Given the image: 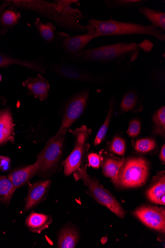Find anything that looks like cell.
<instances>
[{
  "label": "cell",
  "instance_id": "3957f363",
  "mask_svg": "<svg viewBox=\"0 0 165 248\" xmlns=\"http://www.w3.org/2000/svg\"><path fill=\"white\" fill-rule=\"evenodd\" d=\"M144 43L119 42L82 51L68 56L75 61L98 62L102 63H120L126 60L130 62L137 59L141 50L146 49Z\"/></svg>",
  "mask_w": 165,
  "mask_h": 248
},
{
  "label": "cell",
  "instance_id": "6da1fadb",
  "mask_svg": "<svg viewBox=\"0 0 165 248\" xmlns=\"http://www.w3.org/2000/svg\"><path fill=\"white\" fill-rule=\"evenodd\" d=\"M8 5L37 13L53 20L59 27L76 32H84L86 27L79 20L84 18L82 13L77 9L57 3L39 0H13L6 1Z\"/></svg>",
  "mask_w": 165,
  "mask_h": 248
},
{
  "label": "cell",
  "instance_id": "8fae6325",
  "mask_svg": "<svg viewBox=\"0 0 165 248\" xmlns=\"http://www.w3.org/2000/svg\"><path fill=\"white\" fill-rule=\"evenodd\" d=\"M51 183V179L39 180L30 186L26 198L25 212L34 208L43 200L48 193Z\"/></svg>",
  "mask_w": 165,
  "mask_h": 248
},
{
  "label": "cell",
  "instance_id": "e575fe53",
  "mask_svg": "<svg viewBox=\"0 0 165 248\" xmlns=\"http://www.w3.org/2000/svg\"><path fill=\"white\" fill-rule=\"evenodd\" d=\"M55 2L65 6H70L73 4L78 3L79 1L76 0H60V1H56Z\"/></svg>",
  "mask_w": 165,
  "mask_h": 248
},
{
  "label": "cell",
  "instance_id": "7a4b0ae2",
  "mask_svg": "<svg viewBox=\"0 0 165 248\" xmlns=\"http://www.w3.org/2000/svg\"><path fill=\"white\" fill-rule=\"evenodd\" d=\"M86 27L87 33L95 38L105 36L143 35L152 36L160 41H165V33L152 25L118 21L111 17L106 20L90 18Z\"/></svg>",
  "mask_w": 165,
  "mask_h": 248
},
{
  "label": "cell",
  "instance_id": "8d00e7d4",
  "mask_svg": "<svg viewBox=\"0 0 165 248\" xmlns=\"http://www.w3.org/2000/svg\"><path fill=\"white\" fill-rule=\"evenodd\" d=\"M7 6L8 4L5 2L2 5H0V12H1L3 9H4Z\"/></svg>",
  "mask_w": 165,
  "mask_h": 248
},
{
  "label": "cell",
  "instance_id": "30bf717a",
  "mask_svg": "<svg viewBox=\"0 0 165 248\" xmlns=\"http://www.w3.org/2000/svg\"><path fill=\"white\" fill-rule=\"evenodd\" d=\"M134 216L146 226L161 233L165 232V210L152 206H143L136 209Z\"/></svg>",
  "mask_w": 165,
  "mask_h": 248
},
{
  "label": "cell",
  "instance_id": "ba28073f",
  "mask_svg": "<svg viewBox=\"0 0 165 248\" xmlns=\"http://www.w3.org/2000/svg\"><path fill=\"white\" fill-rule=\"evenodd\" d=\"M52 70L56 75L69 79L99 84L111 82L120 74V72L109 74H93L63 63H55L52 66Z\"/></svg>",
  "mask_w": 165,
  "mask_h": 248
},
{
  "label": "cell",
  "instance_id": "f546056e",
  "mask_svg": "<svg viewBox=\"0 0 165 248\" xmlns=\"http://www.w3.org/2000/svg\"><path fill=\"white\" fill-rule=\"evenodd\" d=\"M109 151L117 155L123 156L126 150V144L125 140L120 136L113 138L108 146Z\"/></svg>",
  "mask_w": 165,
  "mask_h": 248
},
{
  "label": "cell",
  "instance_id": "9c48e42d",
  "mask_svg": "<svg viewBox=\"0 0 165 248\" xmlns=\"http://www.w3.org/2000/svg\"><path fill=\"white\" fill-rule=\"evenodd\" d=\"M90 92L83 90L71 99L65 106L61 125L58 131H66L81 116L87 106Z\"/></svg>",
  "mask_w": 165,
  "mask_h": 248
},
{
  "label": "cell",
  "instance_id": "52a82bcc",
  "mask_svg": "<svg viewBox=\"0 0 165 248\" xmlns=\"http://www.w3.org/2000/svg\"><path fill=\"white\" fill-rule=\"evenodd\" d=\"M69 131L75 138V144L74 150L64 162V174L65 176H69L81 167L85 154L90 148L89 144L86 142L92 132L91 129L86 125H82L75 130L69 129Z\"/></svg>",
  "mask_w": 165,
  "mask_h": 248
},
{
  "label": "cell",
  "instance_id": "7c38bea8",
  "mask_svg": "<svg viewBox=\"0 0 165 248\" xmlns=\"http://www.w3.org/2000/svg\"><path fill=\"white\" fill-rule=\"evenodd\" d=\"M101 162L104 175L112 179L116 186L118 177L126 160L124 157H115L106 152H101Z\"/></svg>",
  "mask_w": 165,
  "mask_h": 248
},
{
  "label": "cell",
  "instance_id": "5b68a950",
  "mask_svg": "<svg viewBox=\"0 0 165 248\" xmlns=\"http://www.w3.org/2000/svg\"><path fill=\"white\" fill-rule=\"evenodd\" d=\"M149 168V164L144 157H129L120 172L116 186L123 188L143 186L147 181Z\"/></svg>",
  "mask_w": 165,
  "mask_h": 248
},
{
  "label": "cell",
  "instance_id": "5bb4252c",
  "mask_svg": "<svg viewBox=\"0 0 165 248\" xmlns=\"http://www.w3.org/2000/svg\"><path fill=\"white\" fill-rule=\"evenodd\" d=\"M22 84L28 88L29 95H32L42 101L48 98L50 84L40 74L36 78H28Z\"/></svg>",
  "mask_w": 165,
  "mask_h": 248
},
{
  "label": "cell",
  "instance_id": "836d02e7",
  "mask_svg": "<svg viewBox=\"0 0 165 248\" xmlns=\"http://www.w3.org/2000/svg\"><path fill=\"white\" fill-rule=\"evenodd\" d=\"M11 167V160L8 156H0V170L3 172L8 171Z\"/></svg>",
  "mask_w": 165,
  "mask_h": 248
},
{
  "label": "cell",
  "instance_id": "ffe728a7",
  "mask_svg": "<svg viewBox=\"0 0 165 248\" xmlns=\"http://www.w3.org/2000/svg\"><path fill=\"white\" fill-rule=\"evenodd\" d=\"M139 12L145 17L151 25L163 32L165 31V13L157 11L147 7L141 6Z\"/></svg>",
  "mask_w": 165,
  "mask_h": 248
},
{
  "label": "cell",
  "instance_id": "d6986e66",
  "mask_svg": "<svg viewBox=\"0 0 165 248\" xmlns=\"http://www.w3.org/2000/svg\"><path fill=\"white\" fill-rule=\"evenodd\" d=\"M13 64H16L28 67L31 70L42 73H45L44 65L37 62L22 60L0 54V67H6Z\"/></svg>",
  "mask_w": 165,
  "mask_h": 248
},
{
  "label": "cell",
  "instance_id": "d590c367",
  "mask_svg": "<svg viewBox=\"0 0 165 248\" xmlns=\"http://www.w3.org/2000/svg\"><path fill=\"white\" fill-rule=\"evenodd\" d=\"M160 160L164 164L165 162V145L164 144L161 148L160 153Z\"/></svg>",
  "mask_w": 165,
  "mask_h": 248
},
{
  "label": "cell",
  "instance_id": "277c9868",
  "mask_svg": "<svg viewBox=\"0 0 165 248\" xmlns=\"http://www.w3.org/2000/svg\"><path fill=\"white\" fill-rule=\"evenodd\" d=\"M88 165L82 166L74 173L75 179L81 180L87 187V193L98 203L104 206L117 216L123 218L125 211L115 197L105 189L95 178L90 176L87 173Z\"/></svg>",
  "mask_w": 165,
  "mask_h": 248
},
{
  "label": "cell",
  "instance_id": "4fadbf2b",
  "mask_svg": "<svg viewBox=\"0 0 165 248\" xmlns=\"http://www.w3.org/2000/svg\"><path fill=\"white\" fill-rule=\"evenodd\" d=\"M95 38L92 35L88 33L72 37L66 35L63 36L61 46L68 56L76 54L82 51L86 45Z\"/></svg>",
  "mask_w": 165,
  "mask_h": 248
},
{
  "label": "cell",
  "instance_id": "ac0fdd59",
  "mask_svg": "<svg viewBox=\"0 0 165 248\" xmlns=\"http://www.w3.org/2000/svg\"><path fill=\"white\" fill-rule=\"evenodd\" d=\"M14 124L11 112L6 108L0 113V146L13 139Z\"/></svg>",
  "mask_w": 165,
  "mask_h": 248
},
{
  "label": "cell",
  "instance_id": "1f68e13d",
  "mask_svg": "<svg viewBox=\"0 0 165 248\" xmlns=\"http://www.w3.org/2000/svg\"><path fill=\"white\" fill-rule=\"evenodd\" d=\"M152 78L163 88L165 78V69L162 66L157 67L151 72Z\"/></svg>",
  "mask_w": 165,
  "mask_h": 248
},
{
  "label": "cell",
  "instance_id": "2e32d148",
  "mask_svg": "<svg viewBox=\"0 0 165 248\" xmlns=\"http://www.w3.org/2000/svg\"><path fill=\"white\" fill-rule=\"evenodd\" d=\"M37 174V170L34 165L14 170L8 175L14 186L16 189L25 185L30 180Z\"/></svg>",
  "mask_w": 165,
  "mask_h": 248
},
{
  "label": "cell",
  "instance_id": "603a6c76",
  "mask_svg": "<svg viewBox=\"0 0 165 248\" xmlns=\"http://www.w3.org/2000/svg\"><path fill=\"white\" fill-rule=\"evenodd\" d=\"M140 105L139 96L135 90H129L124 96L120 106L122 113L134 111Z\"/></svg>",
  "mask_w": 165,
  "mask_h": 248
},
{
  "label": "cell",
  "instance_id": "8992f818",
  "mask_svg": "<svg viewBox=\"0 0 165 248\" xmlns=\"http://www.w3.org/2000/svg\"><path fill=\"white\" fill-rule=\"evenodd\" d=\"M66 131H58L47 142L45 147L37 156L34 164L37 173L45 174L51 171L58 165L63 151Z\"/></svg>",
  "mask_w": 165,
  "mask_h": 248
},
{
  "label": "cell",
  "instance_id": "484cf974",
  "mask_svg": "<svg viewBox=\"0 0 165 248\" xmlns=\"http://www.w3.org/2000/svg\"><path fill=\"white\" fill-rule=\"evenodd\" d=\"M35 26L39 34L44 40L51 43L55 38V31L56 27L52 22L43 24L39 18L36 19L35 22Z\"/></svg>",
  "mask_w": 165,
  "mask_h": 248
},
{
  "label": "cell",
  "instance_id": "f1b7e54d",
  "mask_svg": "<svg viewBox=\"0 0 165 248\" xmlns=\"http://www.w3.org/2000/svg\"><path fill=\"white\" fill-rule=\"evenodd\" d=\"M156 143L151 139H143L136 140L134 145L135 150L139 153L146 154L154 150Z\"/></svg>",
  "mask_w": 165,
  "mask_h": 248
},
{
  "label": "cell",
  "instance_id": "e0dca14e",
  "mask_svg": "<svg viewBox=\"0 0 165 248\" xmlns=\"http://www.w3.org/2000/svg\"><path fill=\"white\" fill-rule=\"evenodd\" d=\"M52 221L51 216L32 212L27 217L26 225L31 232L40 233L49 228Z\"/></svg>",
  "mask_w": 165,
  "mask_h": 248
},
{
  "label": "cell",
  "instance_id": "cb8c5ba5",
  "mask_svg": "<svg viewBox=\"0 0 165 248\" xmlns=\"http://www.w3.org/2000/svg\"><path fill=\"white\" fill-rule=\"evenodd\" d=\"M115 103V97L113 96L111 98L110 100L109 109L106 119L99 130L96 135L95 141H94V145L95 146H98L100 145L104 140L106 137V135L107 133L110 124L113 117Z\"/></svg>",
  "mask_w": 165,
  "mask_h": 248
},
{
  "label": "cell",
  "instance_id": "4316f807",
  "mask_svg": "<svg viewBox=\"0 0 165 248\" xmlns=\"http://www.w3.org/2000/svg\"><path fill=\"white\" fill-rule=\"evenodd\" d=\"M152 121L154 123L153 133L164 138L165 135V106L160 107L154 112Z\"/></svg>",
  "mask_w": 165,
  "mask_h": 248
},
{
  "label": "cell",
  "instance_id": "9a60e30c",
  "mask_svg": "<svg viewBox=\"0 0 165 248\" xmlns=\"http://www.w3.org/2000/svg\"><path fill=\"white\" fill-rule=\"evenodd\" d=\"M147 197L152 203L165 205V174L161 171L153 178L152 183L147 191Z\"/></svg>",
  "mask_w": 165,
  "mask_h": 248
},
{
  "label": "cell",
  "instance_id": "83f0119b",
  "mask_svg": "<svg viewBox=\"0 0 165 248\" xmlns=\"http://www.w3.org/2000/svg\"><path fill=\"white\" fill-rule=\"evenodd\" d=\"M20 17L19 13L12 10H7L1 15L0 24L5 28L12 27L17 24Z\"/></svg>",
  "mask_w": 165,
  "mask_h": 248
},
{
  "label": "cell",
  "instance_id": "7402d4cb",
  "mask_svg": "<svg viewBox=\"0 0 165 248\" xmlns=\"http://www.w3.org/2000/svg\"><path fill=\"white\" fill-rule=\"evenodd\" d=\"M16 188L8 177L0 176V201L5 205H9Z\"/></svg>",
  "mask_w": 165,
  "mask_h": 248
},
{
  "label": "cell",
  "instance_id": "d6a6232c",
  "mask_svg": "<svg viewBox=\"0 0 165 248\" xmlns=\"http://www.w3.org/2000/svg\"><path fill=\"white\" fill-rule=\"evenodd\" d=\"M89 164L93 169H98L101 165L100 155L96 153H91L88 155Z\"/></svg>",
  "mask_w": 165,
  "mask_h": 248
},
{
  "label": "cell",
  "instance_id": "4dcf8cb0",
  "mask_svg": "<svg viewBox=\"0 0 165 248\" xmlns=\"http://www.w3.org/2000/svg\"><path fill=\"white\" fill-rule=\"evenodd\" d=\"M141 131V124L138 120H134L131 121L127 131L130 138H136L140 134Z\"/></svg>",
  "mask_w": 165,
  "mask_h": 248
},
{
  "label": "cell",
  "instance_id": "74e56055",
  "mask_svg": "<svg viewBox=\"0 0 165 248\" xmlns=\"http://www.w3.org/2000/svg\"><path fill=\"white\" fill-rule=\"evenodd\" d=\"M2 79V76H1V74H0V82H1V81Z\"/></svg>",
  "mask_w": 165,
  "mask_h": 248
},
{
  "label": "cell",
  "instance_id": "44dd1931",
  "mask_svg": "<svg viewBox=\"0 0 165 248\" xmlns=\"http://www.w3.org/2000/svg\"><path fill=\"white\" fill-rule=\"evenodd\" d=\"M79 241V234L73 228L68 227L63 229L59 234L58 247L60 248H74Z\"/></svg>",
  "mask_w": 165,
  "mask_h": 248
},
{
  "label": "cell",
  "instance_id": "d4e9b609",
  "mask_svg": "<svg viewBox=\"0 0 165 248\" xmlns=\"http://www.w3.org/2000/svg\"><path fill=\"white\" fill-rule=\"evenodd\" d=\"M105 6L109 9L129 10L140 7L146 2L144 0H104Z\"/></svg>",
  "mask_w": 165,
  "mask_h": 248
}]
</instances>
